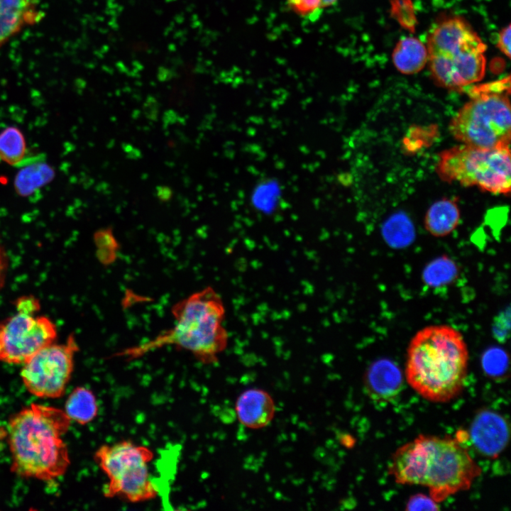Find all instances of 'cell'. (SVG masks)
<instances>
[{"label":"cell","instance_id":"1","mask_svg":"<svg viewBox=\"0 0 511 511\" xmlns=\"http://www.w3.org/2000/svg\"><path fill=\"white\" fill-rule=\"evenodd\" d=\"M388 473L398 484L425 487L439 503L468 490L481 468L461 438L420 434L395 450Z\"/></svg>","mask_w":511,"mask_h":511},{"label":"cell","instance_id":"2","mask_svg":"<svg viewBox=\"0 0 511 511\" xmlns=\"http://www.w3.org/2000/svg\"><path fill=\"white\" fill-rule=\"evenodd\" d=\"M171 314V327L111 357L132 361L170 346L190 353L202 364L217 363L229 342L224 324L226 309L219 292L211 286L205 287L175 302Z\"/></svg>","mask_w":511,"mask_h":511},{"label":"cell","instance_id":"3","mask_svg":"<svg viewBox=\"0 0 511 511\" xmlns=\"http://www.w3.org/2000/svg\"><path fill=\"white\" fill-rule=\"evenodd\" d=\"M71 422L64 410L38 404L12 415L6 429L11 471L44 481L63 476L70 458L62 436Z\"/></svg>","mask_w":511,"mask_h":511},{"label":"cell","instance_id":"4","mask_svg":"<svg viewBox=\"0 0 511 511\" xmlns=\"http://www.w3.org/2000/svg\"><path fill=\"white\" fill-rule=\"evenodd\" d=\"M468 351L462 335L446 325L427 326L411 340L405 378L423 398L444 403L458 397L466 383Z\"/></svg>","mask_w":511,"mask_h":511},{"label":"cell","instance_id":"5","mask_svg":"<svg viewBox=\"0 0 511 511\" xmlns=\"http://www.w3.org/2000/svg\"><path fill=\"white\" fill-rule=\"evenodd\" d=\"M426 46L429 70L438 85L462 90L483 78L486 45L463 18H444L428 35Z\"/></svg>","mask_w":511,"mask_h":511},{"label":"cell","instance_id":"6","mask_svg":"<svg viewBox=\"0 0 511 511\" xmlns=\"http://www.w3.org/2000/svg\"><path fill=\"white\" fill-rule=\"evenodd\" d=\"M468 91L470 99L449 123L452 136L463 144L482 148L510 147V76Z\"/></svg>","mask_w":511,"mask_h":511},{"label":"cell","instance_id":"7","mask_svg":"<svg viewBox=\"0 0 511 511\" xmlns=\"http://www.w3.org/2000/svg\"><path fill=\"white\" fill-rule=\"evenodd\" d=\"M153 458L150 448L131 440L100 446L94 459L108 478L103 488L104 495L134 503L155 498L158 490L149 470Z\"/></svg>","mask_w":511,"mask_h":511},{"label":"cell","instance_id":"8","mask_svg":"<svg viewBox=\"0 0 511 511\" xmlns=\"http://www.w3.org/2000/svg\"><path fill=\"white\" fill-rule=\"evenodd\" d=\"M436 172L444 182L476 186L495 194L510 192V147L482 148L461 144L443 150Z\"/></svg>","mask_w":511,"mask_h":511},{"label":"cell","instance_id":"9","mask_svg":"<svg viewBox=\"0 0 511 511\" xmlns=\"http://www.w3.org/2000/svg\"><path fill=\"white\" fill-rule=\"evenodd\" d=\"M79 346L73 334L63 344H50L23 363L21 378L26 390L40 398L64 395L74 370Z\"/></svg>","mask_w":511,"mask_h":511},{"label":"cell","instance_id":"10","mask_svg":"<svg viewBox=\"0 0 511 511\" xmlns=\"http://www.w3.org/2000/svg\"><path fill=\"white\" fill-rule=\"evenodd\" d=\"M57 337V328L50 318L16 310L0 321V361L23 364Z\"/></svg>","mask_w":511,"mask_h":511},{"label":"cell","instance_id":"11","mask_svg":"<svg viewBox=\"0 0 511 511\" xmlns=\"http://www.w3.org/2000/svg\"><path fill=\"white\" fill-rule=\"evenodd\" d=\"M468 436L478 453L495 458L505 450L509 442V425L501 414L484 410L474 417Z\"/></svg>","mask_w":511,"mask_h":511},{"label":"cell","instance_id":"12","mask_svg":"<svg viewBox=\"0 0 511 511\" xmlns=\"http://www.w3.org/2000/svg\"><path fill=\"white\" fill-rule=\"evenodd\" d=\"M364 388L368 396L375 401L387 402L401 391L402 374L397 366L388 359H379L366 371Z\"/></svg>","mask_w":511,"mask_h":511},{"label":"cell","instance_id":"13","mask_svg":"<svg viewBox=\"0 0 511 511\" xmlns=\"http://www.w3.org/2000/svg\"><path fill=\"white\" fill-rule=\"evenodd\" d=\"M42 18L39 0H0V46Z\"/></svg>","mask_w":511,"mask_h":511},{"label":"cell","instance_id":"14","mask_svg":"<svg viewBox=\"0 0 511 511\" xmlns=\"http://www.w3.org/2000/svg\"><path fill=\"white\" fill-rule=\"evenodd\" d=\"M235 410L243 425L250 429H260L272 421L275 405L268 392L260 388H250L239 395Z\"/></svg>","mask_w":511,"mask_h":511},{"label":"cell","instance_id":"15","mask_svg":"<svg viewBox=\"0 0 511 511\" xmlns=\"http://www.w3.org/2000/svg\"><path fill=\"white\" fill-rule=\"evenodd\" d=\"M20 167L14 177L13 187L16 193L21 197L31 196L55 177L54 167L40 157L31 159Z\"/></svg>","mask_w":511,"mask_h":511},{"label":"cell","instance_id":"16","mask_svg":"<svg viewBox=\"0 0 511 511\" xmlns=\"http://www.w3.org/2000/svg\"><path fill=\"white\" fill-rule=\"evenodd\" d=\"M392 60L400 72L405 75L416 74L427 63V46L417 38L404 37L393 49Z\"/></svg>","mask_w":511,"mask_h":511},{"label":"cell","instance_id":"17","mask_svg":"<svg viewBox=\"0 0 511 511\" xmlns=\"http://www.w3.org/2000/svg\"><path fill=\"white\" fill-rule=\"evenodd\" d=\"M460 217L456 200L441 199L428 209L424 218L425 229L434 236H445L457 227Z\"/></svg>","mask_w":511,"mask_h":511},{"label":"cell","instance_id":"18","mask_svg":"<svg viewBox=\"0 0 511 511\" xmlns=\"http://www.w3.org/2000/svg\"><path fill=\"white\" fill-rule=\"evenodd\" d=\"M64 411L71 421L81 425L87 424L98 414L99 406L96 396L91 390L78 386L69 395Z\"/></svg>","mask_w":511,"mask_h":511},{"label":"cell","instance_id":"19","mask_svg":"<svg viewBox=\"0 0 511 511\" xmlns=\"http://www.w3.org/2000/svg\"><path fill=\"white\" fill-rule=\"evenodd\" d=\"M26 154V141L19 128L10 126L0 132V159L2 161L12 166H19Z\"/></svg>","mask_w":511,"mask_h":511},{"label":"cell","instance_id":"20","mask_svg":"<svg viewBox=\"0 0 511 511\" xmlns=\"http://www.w3.org/2000/svg\"><path fill=\"white\" fill-rule=\"evenodd\" d=\"M382 233L388 245L395 248H401L413 241L415 231L410 218L405 214L398 212L385 221Z\"/></svg>","mask_w":511,"mask_h":511},{"label":"cell","instance_id":"21","mask_svg":"<svg viewBox=\"0 0 511 511\" xmlns=\"http://www.w3.org/2000/svg\"><path fill=\"white\" fill-rule=\"evenodd\" d=\"M456 263L446 256H439L429 263L422 272V280L431 287H439L452 283L458 277Z\"/></svg>","mask_w":511,"mask_h":511},{"label":"cell","instance_id":"22","mask_svg":"<svg viewBox=\"0 0 511 511\" xmlns=\"http://www.w3.org/2000/svg\"><path fill=\"white\" fill-rule=\"evenodd\" d=\"M339 0H287L289 9L309 21H317L324 11L334 6Z\"/></svg>","mask_w":511,"mask_h":511},{"label":"cell","instance_id":"23","mask_svg":"<svg viewBox=\"0 0 511 511\" xmlns=\"http://www.w3.org/2000/svg\"><path fill=\"white\" fill-rule=\"evenodd\" d=\"M508 366L506 352L498 347L488 349L482 356V366L486 374L491 377L503 375Z\"/></svg>","mask_w":511,"mask_h":511},{"label":"cell","instance_id":"24","mask_svg":"<svg viewBox=\"0 0 511 511\" xmlns=\"http://www.w3.org/2000/svg\"><path fill=\"white\" fill-rule=\"evenodd\" d=\"M406 510H438L439 503L429 495L417 493L410 498L406 505Z\"/></svg>","mask_w":511,"mask_h":511},{"label":"cell","instance_id":"25","mask_svg":"<svg viewBox=\"0 0 511 511\" xmlns=\"http://www.w3.org/2000/svg\"><path fill=\"white\" fill-rule=\"evenodd\" d=\"M17 311L37 314L40 311V301L33 295H23L15 302Z\"/></svg>","mask_w":511,"mask_h":511},{"label":"cell","instance_id":"26","mask_svg":"<svg viewBox=\"0 0 511 511\" xmlns=\"http://www.w3.org/2000/svg\"><path fill=\"white\" fill-rule=\"evenodd\" d=\"M511 28L510 25L503 28L498 34L497 47L507 57H510V40Z\"/></svg>","mask_w":511,"mask_h":511},{"label":"cell","instance_id":"27","mask_svg":"<svg viewBox=\"0 0 511 511\" xmlns=\"http://www.w3.org/2000/svg\"><path fill=\"white\" fill-rule=\"evenodd\" d=\"M8 269V254L0 238V291L5 284Z\"/></svg>","mask_w":511,"mask_h":511},{"label":"cell","instance_id":"28","mask_svg":"<svg viewBox=\"0 0 511 511\" xmlns=\"http://www.w3.org/2000/svg\"><path fill=\"white\" fill-rule=\"evenodd\" d=\"M158 197L162 201H167L170 199L172 191L168 187L160 186L157 188Z\"/></svg>","mask_w":511,"mask_h":511},{"label":"cell","instance_id":"29","mask_svg":"<svg viewBox=\"0 0 511 511\" xmlns=\"http://www.w3.org/2000/svg\"><path fill=\"white\" fill-rule=\"evenodd\" d=\"M6 436V431L0 427V439Z\"/></svg>","mask_w":511,"mask_h":511}]
</instances>
